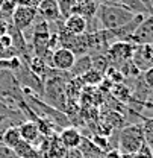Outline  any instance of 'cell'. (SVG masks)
<instances>
[{
	"mask_svg": "<svg viewBox=\"0 0 153 158\" xmlns=\"http://www.w3.org/2000/svg\"><path fill=\"white\" fill-rule=\"evenodd\" d=\"M136 14L131 12L129 9L123 8L121 5H106L100 3L97 9L96 17L105 31H114L124 24H127Z\"/></svg>",
	"mask_w": 153,
	"mask_h": 158,
	"instance_id": "1",
	"label": "cell"
},
{
	"mask_svg": "<svg viewBox=\"0 0 153 158\" xmlns=\"http://www.w3.org/2000/svg\"><path fill=\"white\" fill-rule=\"evenodd\" d=\"M143 144H144V131L141 123H132L120 131L117 149L120 151L123 158H131L141 149Z\"/></svg>",
	"mask_w": 153,
	"mask_h": 158,
	"instance_id": "2",
	"label": "cell"
},
{
	"mask_svg": "<svg viewBox=\"0 0 153 158\" xmlns=\"http://www.w3.org/2000/svg\"><path fill=\"white\" fill-rule=\"evenodd\" d=\"M12 73H14L15 79L18 81L21 88L29 90L34 94H37L38 98L42 99V94H44V81L39 78L38 75H35L26 64L21 62V65L17 70H14Z\"/></svg>",
	"mask_w": 153,
	"mask_h": 158,
	"instance_id": "3",
	"label": "cell"
},
{
	"mask_svg": "<svg viewBox=\"0 0 153 158\" xmlns=\"http://www.w3.org/2000/svg\"><path fill=\"white\" fill-rule=\"evenodd\" d=\"M134 49L135 44L131 41H115V43H112L106 50V55L111 61V65H117L115 69H118L124 62L131 61Z\"/></svg>",
	"mask_w": 153,
	"mask_h": 158,
	"instance_id": "4",
	"label": "cell"
},
{
	"mask_svg": "<svg viewBox=\"0 0 153 158\" xmlns=\"http://www.w3.org/2000/svg\"><path fill=\"white\" fill-rule=\"evenodd\" d=\"M38 17L37 8L35 6H15L12 15H11V23L21 32H26L34 21Z\"/></svg>",
	"mask_w": 153,
	"mask_h": 158,
	"instance_id": "5",
	"label": "cell"
},
{
	"mask_svg": "<svg viewBox=\"0 0 153 158\" xmlns=\"http://www.w3.org/2000/svg\"><path fill=\"white\" fill-rule=\"evenodd\" d=\"M74 61H76V56L70 49L59 46L58 49L52 52V56H50V61L47 65L55 70H59V72H70Z\"/></svg>",
	"mask_w": 153,
	"mask_h": 158,
	"instance_id": "6",
	"label": "cell"
},
{
	"mask_svg": "<svg viewBox=\"0 0 153 158\" xmlns=\"http://www.w3.org/2000/svg\"><path fill=\"white\" fill-rule=\"evenodd\" d=\"M134 65L143 73L147 69L153 67V43L147 44H135L132 59Z\"/></svg>",
	"mask_w": 153,
	"mask_h": 158,
	"instance_id": "7",
	"label": "cell"
},
{
	"mask_svg": "<svg viewBox=\"0 0 153 158\" xmlns=\"http://www.w3.org/2000/svg\"><path fill=\"white\" fill-rule=\"evenodd\" d=\"M131 43L134 44H147L153 43V14L144 17V20L136 27L135 34L131 38Z\"/></svg>",
	"mask_w": 153,
	"mask_h": 158,
	"instance_id": "8",
	"label": "cell"
},
{
	"mask_svg": "<svg viewBox=\"0 0 153 158\" xmlns=\"http://www.w3.org/2000/svg\"><path fill=\"white\" fill-rule=\"evenodd\" d=\"M59 141L62 143V146L65 149H73V148H79L80 146V141L83 135L80 134V131L74 128V126H67V128H62L61 132L58 134Z\"/></svg>",
	"mask_w": 153,
	"mask_h": 158,
	"instance_id": "9",
	"label": "cell"
},
{
	"mask_svg": "<svg viewBox=\"0 0 153 158\" xmlns=\"http://www.w3.org/2000/svg\"><path fill=\"white\" fill-rule=\"evenodd\" d=\"M38 17L49 23H55L61 20L59 15V8H58V0H42L37 6Z\"/></svg>",
	"mask_w": 153,
	"mask_h": 158,
	"instance_id": "10",
	"label": "cell"
},
{
	"mask_svg": "<svg viewBox=\"0 0 153 158\" xmlns=\"http://www.w3.org/2000/svg\"><path fill=\"white\" fill-rule=\"evenodd\" d=\"M99 5H100L99 0H76V6H74L73 14H77L88 21L93 17H96Z\"/></svg>",
	"mask_w": 153,
	"mask_h": 158,
	"instance_id": "11",
	"label": "cell"
},
{
	"mask_svg": "<svg viewBox=\"0 0 153 158\" xmlns=\"http://www.w3.org/2000/svg\"><path fill=\"white\" fill-rule=\"evenodd\" d=\"M18 131L20 135H21V140L27 141V143H32L35 144L37 140L41 137V132H39L38 125L32 120H24L18 125Z\"/></svg>",
	"mask_w": 153,
	"mask_h": 158,
	"instance_id": "12",
	"label": "cell"
},
{
	"mask_svg": "<svg viewBox=\"0 0 153 158\" xmlns=\"http://www.w3.org/2000/svg\"><path fill=\"white\" fill-rule=\"evenodd\" d=\"M62 26L70 35H82L87 31V20L77 14H71L68 19L64 20Z\"/></svg>",
	"mask_w": 153,
	"mask_h": 158,
	"instance_id": "13",
	"label": "cell"
},
{
	"mask_svg": "<svg viewBox=\"0 0 153 158\" xmlns=\"http://www.w3.org/2000/svg\"><path fill=\"white\" fill-rule=\"evenodd\" d=\"M20 141H21V135H20L17 125H9L8 128H5L0 132V143L8 146V148H11V149H14Z\"/></svg>",
	"mask_w": 153,
	"mask_h": 158,
	"instance_id": "14",
	"label": "cell"
},
{
	"mask_svg": "<svg viewBox=\"0 0 153 158\" xmlns=\"http://www.w3.org/2000/svg\"><path fill=\"white\" fill-rule=\"evenodd\" d=\"M93 69V62H91V55L87 53V55H82V56H77L73 67L70 69V76L71 78H80L82 75H85L88 70Z\"/></svg>",
	"mask_w": 153,
	"mask_h": 158,
	"instance_id": "15",
	"label": "cell"
},
{
	"mask_svg": "<svg viewBox=\"0 0 153 158\" xmlns=\"http://www.w3.org/2000/svg\"><path fill=\"white\" fill-rule=\"evenodd\" d=\"M118 3L129 9L131 12L134 14H141V15H150V11L146 8V5L141 2V0H118Z\"/></svg>",
	"mask_w": 153,
	"mask_h": 158,
	"instance_id": "16",
	"label": "cell"
},
{
	"mask_svg": "<svg viewBox=\"0 0 153 158\" xmlns=\"http://www.w3.org/2000/svg\"><path fill=\"white\" fill-rule=\"evenodd\" d=\"M91 62H93V69L97 70V72H100V73H103V75L111 67V61L108 58L106 52H103V53H93L91 55Z\"/></svg>",
	"mask_w": 153,
	"mask_h": 158,
	"instance_id": "17",
	"label": "cell"
},
{
	"mask_svg": "<svg viewBox=\"0 0 153 158\" xmlns=\"http://www.w3.org/2000/svg\"><path fill=\"white\" fill-rule=\"evenodd\" d=\"M112 94L115 96V99L123 100V102H129V99L132 98V90L129 87H126L123 82L120 84H114L112 85Z\"/></svg>",
	"mask_w": 153,
	"mask_h": 158,
	"instance_id": "18",
	"label": "cell"
},
{
	"mask_svg": "<svg viewBox=\"0 0 153 158\" xmlns=\"http://www.w3.org/2000/svg\"><path fill=\"white\" fill-rule=\"evenodd\" d=\"M76 0H58V8H59V15L61 20L68 19L74 12Z\"/></svg>",
	"mask_w": 153,
	"mask_h": 158,
	"instance_id": "19",
	"label": "cell"
},
{
	"mask_svg": "<svg viewBox=\"0 0 153 158\" xmlns=\"http://www.w3.org/2000/svg\"><path fill=\"white\" fill-rule=\"evenodd\" d=\"M103 78H105V75L100 73V72H97V70H94V69L88 70L85 75L80 76L82 82H83L85 85H99V84L103 81Z\"/></svg>",
	"mask_w": 153,
	"mask_h": 158,
	"instance_id": "20",
	"label": "cell"
},
{
	"mask_svg": "<svg viewBox=\"0 0 153 158\" xmlns=\"http://www.w3.org/2000/svg\"><path fill=\"white\" fill-rule=\"evenodd\" d=\"M0 114H3V116H6L8 118H12V120H26L24 116H23V113L20 111V110H12V108H9L2 99H0Z\"/></svg>",
	"mask_w": 153,
	"mask_h": 158,
	"instance_id": "21",
	"label": "cell"
},
{
	"mask_svg": "<svg viewBox=\"0 0 153 158\" xmlns=\"http://www.w3.org/2000/svg\"><path fill=\"white\" fill-rule=\"evenodd\" d=\"M131 158H153V152L150 151V148L144 143V144L141 146V149H139L136 154H134Z\"/></svg>",
	"mask_w": 153,
	"mask_h": 158,
	"instance_id": "22",
	"label": "cell"
},
{
	"mask_svg": "<svg viewBox=\"0 0 153 158\" xmlns=\"http://www.w3.org/2000/svg\"><path fill=\"white\" fill-rule=\"evenodd\" d=\"M141 78H143V82H144L150 90H153V67L147 69L146 72H143V73H141Z\"/></svg>",
	"mask_w": 153,
	"mask_h": 158,
	"instance_id": "23",
	"label": "cell"
},
{
	"mask_svg": "<svg viewBox=\"0 0 153 158\" xmlns=\"http://www.w3.org/2000/svg\"><path fill=\"white\" fill-rule=\"evenodd\" d=\"M0 158H17V155H15L14 149L0 143Z\"/></svg>",
	"mask_w": 153,
	"mask_h": 158,
	"instance_id": "24",
	"label": "cell"
},
{
	"mask_svg": "<svg viewBox=\"0 0 153 158\" xmlns=\"http://www.w3.org/2000/svg\"><path fill=\"white\" fill-rule=\"evenodd\" d=\"M141 126H143L144 134H150V132H153V117H144V116H143V123H141Z\"/></svg>",
	"mask_w": 153,
	"mask_h": 158,
	"instance_id": "25",
	"label": "cell"
},
{
	"mask_svg": "<svg viewBox=\"0 0 153 158\" xmlns=\"http://www.w3.org/2000/svg\"><path fill=\"white\" fill-rule=\"evenodd\" d=\"M64 158H83V155H82L79 148H73V149H67L65 151Z\"/></svg>",
	"mask_w": 153,
	"mask_h": 158,
	"instance_id": "26",
	"label": "cell"
},
{
	"mask_svg": "<svg viewBox=\"0 0 153 158\" xmlns=\"http://www.w3.org/2000/svg\"><path fill=\"white\" fill-rule=\"evenodd\" d=\"M23 158H42V155H41V152L37 149V146H32V149L27 151Z\"/></svg>",
	"mask_w": 153,
	"mask_h": 158,
	"instance_id": "27",
	"label": "cell"
},
{
	"mask_svg": "<svg viewBox=\"0 0 153 158\" xmlns=\"http://www.w3.org/2000/svg\"><path fill=\"white\" fill-rule=\"evenodd\" d=\"M0 44L6 49V47H11L12 46V40L11 37L8 35V34H3V35H0Z\"/></svg>",
	"mask_w": 153,
	"mask_h": 158,
	"instance_id": "28",
	"label": "cell"
},
{
	"mask_svg": "<svg viewBox=\"0 0 153 158\" xmlns=\"http://www.w3.org/2000/svg\"><path fill=\"white\" fill-rule=\"evenodd\" d=\"M103 158H123V155L120 154L118 149H109V151L103 155Z\"/></svg>",
	"mask_w": 153,
	"mask_h": 158,
	"instance_id": "29",
	"label": "cell"
},
{
	"mask_svg": "<svg viewBox=\"0 0 153 158\" xmlns=\"http://www.w3.org/2000/svg\"><path fill=\"white\" fill-rule=\"evenodd\" d=\"M144 143L150 148V151L153 152V132H150V134H144Z\"/></svg>",
	"mask_w": 153,
	"mask_h": 158,
	"instance_id": "30",
	"label": "cell"
},
{
	"mask_svg": "<svg viewBox=\"0 0 153 158\" xmlns=\"http://www.w3.org/2000/svg\"><path fill=\"white\" fill-rule=\"evenodd\" d=\"M14 3L17 6H34L32 5V0H14Z\"/></svg>",
	"mask_w": 153,
	"mask_h": 158,
	"instance_id": "31",
	"label": "cell"
},
{
	"mask_svg": "<svg viewBox=\"0 0 153 158\" xmlns=\"http://www.w3.org/2000/svg\"><path fill=\"white\" fill-rule=\"evenodd\" d=\"M11 122H15V120H12V118H8L6 116L0 114V126H2L3 123H11Z\"/></svg>",
	"mask_w": 153,
	"mask_h": 158,
	"instance_id": "32",
	"label": "cell"
},
{
	"mask_svg": "<svg viewBox=\"0 0 153 158\" xmlns=\"http://www.w3.org/2000/svg\"><path fill=\"white\" fill-rule=\"evenodd\" d=\"M100 3H106V5H120L118 0H100Z\"/></svg>",
	"mask_w": 153,
	"mask_h": 158,
	"instance_id": "33",
	"label": "cell"
},
{
	"mask_svg": "<svg viewBox=\"0 0 153 158\" xmlns=\"http://www.w3.org/2000/svg\"><path fill=\"white\" fill-rule=\"evenodd\" d=\"M146 102H149V103H153V90L150 91V94H149V98H147V100Z\"/></svg>",
	"mask_w": 153,
	"mask_h": 158,
	"instance_id": "34",
	"label": "cell"
},
{
	"mask_svg": "<svg viewBox=\"0 0 153 158\" xmlns=\"http://www.w3.org/2000/svg\"><path fill=\"white\" fill-rule=\"evenodd\" d=\"M41 2H42V0H32V5H34V6L37 8V6H38L39 3H41Z\"/></svg>",
	"mask_w": 153,
	"mask_h": 158,
	"instance_id": "35",
	"label": "cell"
}]
</instances>
